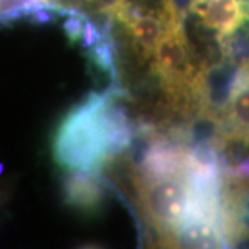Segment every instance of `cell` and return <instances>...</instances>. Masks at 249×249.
I'll list each match as a JSON object with an SVG mask.
<instances>
[{
	"mask_svg": "<svg viewBox=\"0 0 249 249\" xmlns=\"http://www.w3.org/2000/svg\"><path fill=\"white\" fill-rule=\"evenodd\" d=\"M109 98L90 94L64 118L54 139L55 160L67 169L96 173L109 160Z\"/></svg>",
	"mask_w": 249,
	"mask_h": 249,
	"instance_id": "cell-1",
	"label": "cell"
},
{
	"mask_svg": "<svg viewBox=\"0 0 249 249\" xmlns=\"http://www.w3.org/2000/svg\"><path fill=\"white\" fill-rule=\"evenodd\" d=\"M103 36V34L98 31V28L89 21L88 18H86V21H85V27H83V32H82V37H80V43L82 46H85L86 49H89L91 46L94 45L96 42L100 40V37Z\"/></svg>",
	"mask_w": 249,
	"mask_h": 249,
	"instance_id": "cell-9",
	"label": "cell"
},
{
	"mask_svg": "<svg viewBox=\"0 0 249 249\" xmlns=\"http://www.w3.org/2000/svg\"><path fill=\"white\" fill-rule=\"evenodd\" d=\"M188 10L222 43L249 27V0H188Z\"/></svg>",
	"mask_w": 249,
	"mask_h": 249,
	"instance_id": "cell-4",
	"label": "cell"
},
{
	"mask_svg": "<svg viewBox=\"0 0 249 249\" xmlns=\"http://www.w3.org/2000/svg\"><path fill=\"white\" fill-rule=\"evenodd\" d=\"M64 196L68 204L80 211H94L103 201V188L93 173L72 170L64 181Z\"/></svg>",
	"mask_w": 249,
	"mask_h": 249,
	"instance_id": "cell-5",
	"label": "cell"
},
{
	"mask_svg": "<svg viewBox=\"0 0 249 249\" xmlns=\"http://www.w3.org/2000/svg\"><path fill=\"white\" fill-rule=\"evenodd\" d=\"M124 25L129 29V34L133 37L136 45L142 49L144 54H147V57L152 54L165 29L160 18L142 14H139Z\"/></svg>",
	"mask_w": 249,
	"mask_h": 249,
	"instance_id": "cell-6",
	"label": "cell"
},
{
	"mask_svg": "<svg viewBox=\"0 0 249 249\" xmlns=\"http://www.w3.org/2000/svg\"><path fill=\"white\" fill-rule=\"evenodd\" d=\"M222 112L223 139L227 144L249 147V58L234 73Z\"/></svg>",
	"mask_w": 249,
	"mask_h": 249,
	"instance_id": "cell-3",
	"label": "cell"
},
{
	"mask_svg": "<svg viewBox=\"0 0 249 249\" xmlns=\"http://www.w3.org/2000/svg\"><path fill=\"white\" fill-rule=\"evenodd\" d=\"M89 55L91 62L100 70L108 72L109 75L115 73V60H114V45L112 42L101 36L100 40L89 47Z\"/></svg>",
	"mask_w": 249,
	"mask_h": 249,
	"instance_id": "cell-7",
	"label": "cell"
},
{
	"mask_svg": "<svg viewBox=\"0 0 249 249\" xmlns=\"http://www.w3.org/2000/svg\"><path fill=\"white\" fill-rule=\"evenodd\" d=\"M137 186L147 219L162 234L176 237L188 220L191 206V187L187 170L183 175L155 180L139 178Z\"/></svg>",
	"mask_w": 249,
	"mask_h": 249,
	"instance_id": "cell-2",
	"label": "cell"
},
{
	"mask_svg": "<svg viewBox=\"0 0 249 249\" xmlns=\"http://www.w3.org/2000/svg\"><path fill=\"white\" fill-rule=\"evenodd\" d=\"M67 19L64 22V32L67 37L70 39L71 43H76L79 42L82 37V32H83V27H85V21L86 17L83 14H80L78 11H70L67 13Z\"/></svg>",
	"mask_w": 249,
	"mask_h": 249,
	"instance_id": "cell-8",
	"label": "cell"
}]
</instances>
